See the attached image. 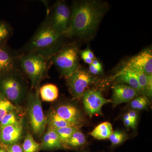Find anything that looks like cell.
Returning a JSON list of instances; mask_svg holds the SVG:
<instances>
[{
	"mask_svg": "<svg viewBox=\"0 0 152 152\" xmlns=\"http://www.w3.org/2000/svg\"><path fill=\"white\" fill-rule=\"evenodd\" d=\"M113 79L119 83H126L132 87L141 94L138 81L135 75L130 70L124 67L114 76Z\"/></svg>",
	"mask_w": 152,
	"mask_h": 152,
	"instance_id": "9a60e30c",
	"label": "cell"
},
{
	"mask_svg": "<svg viewBox=\"0 0 152 152\" xmlns=\"http://www.w3.org/2000/svg\"><path fill=\"white\" fill-rule=\"evenodd\" d=\"M21 72L15 71L0 75V92L12 102H19L25 94Z\"/></svg>",
	"mask_w": 152,
	"mask_h": 152,
	"instance_id": "8992f818",
	"label": "cell"
},
{
	"mask_svg": "<svg viewBox=\"0 0 152 152\" xmlns=\"http://www.w3.org/2000/svg\"><path fill=\"white\" fill-rule=\"evenodd\" d=\"M71 16V9L66 2L58 1L51 8L48 9L43 22L56 32L65 36L69 26Z\"/></svg>",
	"mask_w": 152,
	"mask_h": 152,
	"instance_id": "5b68a950",
	"label": "cell"
},
{
	"mask_svg": "<svg viewBox=\"0 0 152 152\" xmlns=\"http://www.w3.org/2000/svg\"><path fill=\"white\" fill-rule=\"evenodd\" d=\"M0 152H8V151H7L5 150L4 149H1Z\"/></svg>",
	"mask_w": 152,
	"mask_h": 152,
	"instance_id": "d590c367",
	"label": "cell"
},
{
	"mask_svg": "<svg viewBox=\"0 0 152 152\" xmlns=\"http://www.w3.org/2000/svg\"><path fill=\"white\" fill-rule=\"evenodd\" d=\"M21 119L18 118V115L14 110L7 114L4 117L0 123V129L7 126L16 124Z\"/></svg>",
	"mask_w": 152,
	"mask_h": 152,
	"instance_id": "4316f807",
	"label": "cell"
},
{
	"mask_svg": "<svg viewBox=\"0 0 152 152\" xmlns=\"http://www.w3.org/2000/svg\"><path fill=\"white\" fill-rule=\"evenodd\" d=\"M82 152H88V151H83Z\"/></svg>",
	"mask_w": 152,
	"mask_h": 152,
	"instance_id": "8d00e7d4",
	"label": "cell"
},
{
	"mask_svg": "<svg viewBox=\"0 0 152 152\" xmlns=\"http://www.w3.org/2000/svg\"><path fill=\"white\" fill-rule=\"evenodd\" d=\"M22 147L23 152H37L41 148V145L35 140L30 133H28Z\"/></svg>",
	"mask_w": 152,
	"mask_h": 152,
	"instance_id": "603a6c76",
	"label": "cell"
},
{
	"mask_svg": "<svg viewBox=\"0 0 152 152\" xmlns=\"http://www.w3.org/2000/svg\"><path fill=\"white\" fill-rule=\"evenodd\" d=\"M128 69L132 72L137 79L140 88L141 94L147 97H151L152 75H148L140 71L132 69Z\"/></svg>",
	"mask_w": 152,
	"mask_h": 152,
	"instance_id": "e0dca14e",
	"label": "cell"
},
{
	"mask_svg": "<svg viewBox=\"0 0 152 152\" xmlns=\"http://www.w3.org/2000/svg\"><path fill=\"white\" fill-rule=\"evenodd\" d=\"M41 148L44 150H55L64 148L61 140L56 132L49 128L43 137Z\"/></svg>",
	"mask_w": 152,
	"mask_h": 152,
	"instance_id": "2e32d148",
	"label": "cell"
},
{
	"mask_svg": "<svg viewBox=\"0 0 152 152\" xmlns=\"http://www.w3.org/2000/svg\"><path fill=\"white\" fill-rule=\"evenodd\" d=\"M65 78L69 91L74 99L78 100L82 98L87 88L97 80L89 72L80 67Z\"/></svg>",
	"mask_w": 152,
	"mask_h": 152,
	"instance_id": "52a82bcc",
	"label": "cell"
},
{
	"mask_svg": "<svg viewBox=\"0 0 152 152\" xmlns=\"http://www.w3.org/2000/svg\"><path fill=\"white\" fill-rule=\"evenodd\" d=\"M112 103L114 106L132 100L140 94L135 89L126 84L119 83L112 87Z\"/></svg>",
	"mask_w": 152,
	"mask_h": 152,
	"instance_id": "4fadbf2b",
	"label": "cell"
},
{
	"mask_svg": "<svg viewBox=\"0 0 152 152\" xmlns=\"http://www.w3.org/2000/svg\"><path fill=\"white\" fill-rule=\"evenodd\" d=\"M124 124L126 128L132 127L134 128L135 127L136 124H134L132 121L130 119V118L129 119L124 120Z\"/></svg>",
	"mask_w": 152,
	"mask_h": 152,
	"instance_id": "d6a6232c",
	"label": "cell"
},
{
	"mask_svg": "<svg viewBox=\"0 0 152 152\" xmlns=\"http://www.w3.org/2000/svg\"><path fill=\"white\" fill-rule=\"evenodd\" d=\"M13 34V29L8 22L0 20V45L7 43Z\"/></svg>",
	"mask_w": 152,
	"mask_h": 152,
	"instance_id": "7402d4cb",
	"label": "cell"
},
{
	"mask_svg": "<svg viewBox=\"0 0 152 152\" xmlns=\"http://www.w3.org/2000/svg\"><path fill=\"white\" fill-rule=\"evenodd\" d=\"M106 9V5L100 1H75L70 9V23L65 36L83 38L93 34L103 18Z\"/></svg>",
	"mask_w": 152,
	"mask_h": 152,
	"instance_id": "6da1fadb",
	"label": "cell"
},
{
	"mask_svg": "<svg viewBox=\"0 0 152 152\" xmlns=\"http://www.w3.org/2000/svg\"><path fill=\"white\" fill-rule=\"evenodd\" d=\"M51 65L50 60L34 53L22 54L20 60L21 70L27 76L33 88H39V85Z\"/></svg>",
	"mask_w": 152,
	"mask_h": 152,
	"instance_id": "3957f363",
	"label": "cell"
},
{
	"mask_svg": "<svg viewBox=\"0 0 152 152\" xmlns=\"http://www.w3.org/2000/svg\"><path fill=\"white\" fill-rule=\"evenodd\" d=\"M92 65L94 66L95 67L97 68L98 69H102V64L100 63L99 62V61L96 58H95L94 60H93L92 62Z\"/></svg>",
	"mask_w": 152,
	"mask_h": 152,
	"instance_id": "e575fe53",
	"label": "cell"
},
{
	"mask_svg": "<svg viewBox=\"0 0 152 152\" xmlns=\"http://www.w3.org/2000/svg\"><path fill=\"white\" fill-rule=\"evenodd\" d=\"M113 132L111 124L109 122H104L98 125L90 134L95 139L103 140L109 139Z\"/></svg>",
	"mask_w": 152,
	"mask_h": 152,
	"instance_id": "ac0fdd59",
	"label": "cell"
},
{
	"mask_svg": "<svg viewBox=\"0 0 152 152\" xmlns=\"http://www.w3.org/2000/svg\"><path fill=\"white\" fill-rule=\"evenodd\" d=\"M64 37H66L43 22L31 38L19 50L22 54L34 53L50 60L64 46L62 43Z\"/></svg>",
	"mask_w": 152,
	"mask_h": 152,
	"instance_id": "7a4b0ae2",
	"label": "cell"
},
{
	"mask_svg": "<svg viewBox=\"0 0 152 152\" xmlns=\"http://www.w3.org/2000/svg\"><path fill=\"white\" fill-rule=\"evenodd\" d=\"M23 132V124L21 119L16 124L0 129V142L6 145L17 143L21 137Z\"/></svg>",
	"mask_w": 152,
	"mask_h": 152,
	"instance_id": "5bb4252c",
	"label": "cell"
},
{
	"mask_svg": "<svg viewBox=\"0 0 152 152\" xmlns=\"http://www.w3.org/2000/svg\"><path fill=\"white\" fill-rule=\"evenodd\" d=\"M47 121L49 123L50 127L53 129H58L74 126L60 117L55 110L52 111L50 113L48 120Z\"/></svg>",
	"mask_w": 152,
	"mask_h": 152,
	"instance_id": "44dd1931",
	"label": "cell"
},
{
	"mask_svg": "<svg viewBox=\"0 0 152 152\" xmlns=\"http://www.w3.org/2000/svg\"><path fill=\"white\" fill-rule=\"evenodd\" d=\"M79 51L75 43L64 46L50 59L61 75L67 77L75 72L79 67Z\"/></svg>",
	"mask_w": 152,
	"mask_h": 152,
	"instance_id": "277c9868",
	"label": "cell"
},
{
	"mask_svg": "<svg viewBox=\"0 0 152 152\" xmlns=\"http://www.w3.org/2000/svg\"><path fill=\"white\" fill-rule=\"evenodd\" d=\"M82 98L85 111L90 118L96 115H102L103 106L112 103L111 99L104 97L100 91L94 89L87 90Z\"/></svg>",
	"mask_w": 152,
	"mask_h": 152,
	"instance_id": "30bf717a",
	"label": "cell"
},
{
	"mask_svg": "<svg viewBox=\"0 0 152 152\" xmlns=\"http://www.w3.org/2000/svg\"><path fill=\"white\" fill-rule=\"evenodd\" d=\"M39 94L42 100L47 102H53L58 97V89L56 85L48 84L39 88Z\"/></svg>",
	"mask_w": 152,
	"mask_h": 152,
	"instance_id": "d6986e66",
	"label": "cell"
},
{
	"mask_svg": "<svg viewBox=\"0 0 152 152\" xmlns=\"http://www.w3.org/2000/svg\"><path fill=\"white\" fill-rule=\"evenodd\" d=\"M109 139L114 146L122 143L127 139V136L122 131L116 130L113 132Z\"/></svg>",
	"mask_w": 152,
	"mask_h": 152,
	"instance_id": "83f0119b",
	"label": "cell"
},
{
	"mask_svg": "<svg viewBox=\"0 0 152 152\" xmlns=\"http://www.w3.org/2000/svg\"><path fill=\"white\" fill-rule=\"evenodd\" d=\"M8 152H23L22 147L16 143L9 145Z\"/></svg>",
	"mask_w": 152,
	"mask_h": 152,
	"instance_id": "f1b7e54d",
	"label": "cell"
},
{
	"mask_svg": "<svg viewBox=\"0 0 152 152\" xmlns=\"http://www.w3.org/2000/svg\"><path fill=\"white\" fill-rule=\"evenodd\" d=\"M55 111L60 117L75 126L80 128L84 123V118L81 112L73 104H63Z\"/></svg>",
	"mask_w": 152,
	"mask_h": 152,
	"instance_id": "7c38bea8",
	"label": "cell"
},
{
	"mask_svg": "<svg viewBox=\"0 0 152 152\" xmlns=\"http://www.w3.org/2000/svg\"><path fill=\"white\" fill-rule=\"evenodd\" d=\"M124 67L140 71L148 75H152L151 50H144L133 57L127 62Z\"/></svg>",
	"mask_w": 152,
	"mask_h": 152,
	"instance_id": "8fae6325",
	"label": "cell"
},
{
	"mask_svg": "<svg viewBox=\"0 0 152 152\" xmlns=\"http://www.w3.org/2000/svg\"><path fill=\"white\" fill-rule=\"evenodd\" d=\"M149 101L145 96H138L132 100L131 101L130 107L131 108L136 110H142L146 109L148 106Z\"/></svg>",
	"mask_w": 152,
	"mask_h": 152,
	"instance_id": "484cf974",
	"label": "cell"
},
{
	"mask_svg": "<svg viewBox=\"0 0 152 152\" xmlns=\"http://www.w3.org/2000/svg\"><path fill=\"white\" fill-rule=\"evenodd\" d=\"M15 106L0 92V123L7 114L15 110Z\"/></svg>",
	"mask_w": 152,
	"mask_h": 152,
	"instance_id": "d4e9b609",
	"label": "cell"
},
{
	"mask_svg": "<svg viewBox=\"0 0 152 152\" xmlns=\"http://www.w3.org/2000/svg\"><path fill=\"white\" fill-rule=\"evenodd\" d=\"M53 129L58 136L64 148H65V145L68 140L75 132L80 129V128L74 126H71Z\"/></svg>",
	"mask_w": 152,
	"mask_h": 152,
	"instance_id": "cb8c5ba5",
	"label": "cell"
},
{
	"mask_svg": "<svg viewBox=\"0 0 152 152\" xmlns=\"http://www.w3.org/2000/svg\"><path fill=\"white\" fill-rule=\"evenodd\" d=\"M89 72L92 75H100L102 73L103 70L95 67L92 65H90L89 67Z\"/></svg>",
	"mask_w": 152,
	"mask_h": 152,
	"instance_id": "f546056e",
	"label": "cell"
},
{
	"mask_svg": "<svg viewBox=\"0 0 152 152\" xmlns=\"http://www.w3.org/2000/svg\"><path fill=\"white\" fill-rule=\"evenodd\" d=\"M80 54L82 59L84 61L85 63H87V64H88L89 65L91 64L93 60L89 58L85 54L83 51L80 52Z\"/></svg>",
	"mask_w": 152,
	"mask_h": 152,
	"instance_id": "1f68e13d",
	"label": "cell"
},
{
	"mask_svg": "<svg viewBox=\"0 0 152 152\" xmlns=\"http://www.w3.org/2000/svg\"><path fill=\"white\" fill-rule=\"evenodd\" d=\"M21 55L19 50L12 48L7 43L0 45V75L21 71L20 66Z\"/></svg>",
	"mask_w": 152,
	"mask_h": 152,
	"instance_id": "9c48e42d",
	"label": "cell"
},
{
	"mask_svg": "<svg viewBox=\"0 0 152 152\" xmlns=\"http://www.w3.org/2000/svg\"><path fill=\"white\" fill-rule=\"evenodd\" d=\"M83 51V52L89 58L93 60L95 58L94 55L90 49H87V50H85Z\"/></svg>",
	"mask_w": 152,
	"mask_h": 152,
	"instance_id": "836d02e7",
	"label": "cell"
},
{
	"mask_svg": "<svg viewBox=\"0 0 152 152\" xmlns=\"http://www.w3.org/2000/svg\"><path fill=\"white\" fill-rule=\"evenodd\" d=\"M127 113L129 115L130 119L132 121L134 124H136L138 118V114L137 113V112L134 110H131L129 111Z\"/></svg>",
	"mask_w": 152,
	"mask_h": 152,
	"instance_id": "4dcf8cb0",
	"label": "cell"
},
{
	"mask_svg": "<svg viewBox=\"0 0 152 152\" xmlns=\"http://www.w3.org/2000/svg\"><path fill=\"white\" fill-rule=\"evenodd\" d=\"M86 142V138L84 134L79 129L75 132L68 140L65 145V148H77L83 146Z\"/></svg>",
	"mask_w": 152,
	"mask_h": 152,
	"instance_id": "ffe728a7",
	"label": "cell"
},
{
	"mask_svg": "<svg viewBox=\"0 0 152 152\" xmlns=\"http://www.w3.org/2000/svg\"><path fill=\"white\" fill-rule=\"evenodd\" d=\"M30 105L28 108L29 119L33 132L38 136L45 130L48 121L44 115L39 94V88L34 93L29 94Z\"/></svg>",
	"mask_w": 152,
	"mask_h": 152,
	"instance_id": "ba28073f",
	"label": "cell"
}]
</instances>
